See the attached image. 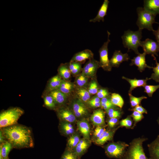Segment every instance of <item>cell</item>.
<instances>
[{
    "label": "cell",
    "instance_id": "1",
    "mask_svg": "<svg viewBox=\"0 0 159 159\" xmlns=\"http://www.w3.org/2000/svg\"><path fill=\"white\" fill-rule=\"evenodd\" d=\"M0 129L6 140L11 144L13 148L20 149L34 147L32 131L29 127L17 124Z\"/></svg>",
    "mask_w": 159,
    "mask_h": 159
},
{
    "label": "cell",
    "instance_id": "2",
    "mask_svg": "<svg viewBox=\"0 0 159 159\" xmlns=\"http://www.w3.org/2000/svg\"><path fill=\"white\" fill-rule=\"evenodd\" d=\"M148 138L139 137L130 143L123 159H150L146 155L143 145Z\"/></svg>",
    "mask_w": 159,
    "mask_h": 159
},
{
    "label": "cell",
    "instance_id": "3",
    "mask_svg": "<svg viewBox=\"0 0 159 159\" xmlns=\"http://www.w3.org/2000/svg\"><path fill=\"white\" fill-rule=\"evenodd\" d=\"M24 113V110L18 107H10L1 111L0 114V129L18 124V120Z\"/></svg>",
    "mask_w": 159,
    "mask_h": 159
},
{
    "label": "cell",
    "instance_id": "4",
    "mask_svg": "<svg viewBox=\"0 0 159 159\" xmlns=\"http://www.w3.org/2000/svg\"><path fill=\"white\" fill-rule=\"evenodd\" d=\"M142 37V30L133 31L128 29L124 32L121 38L123 45L128 49V51L132 50L138 54L140 53L138 48L140 46Z\"/></svg>",
    "mask_w": 159,
    "mask_h": 159
},
{
    "label": "cell",
    "instance_id": "5",
    "mask_svg": "<svg viewBox=\"0 0 159 159\" xmlns=\"http://www.w3.org/2000/svg\"><path fill=\"white\" fill-rule=\"evenodd\" d=\"M138 18L136 24L139 29L142 30L146 29L153 31V24L155 23V16L145 9L143 7H139L136 9Z\"/></svg>",
    "mask_w": 159,
    "mask_h": 159
},
{
    "label": "cell",
    "instance_id": "6",
    "mask_svg": "<svg viewBox=\"0 0 159 159\" xmlns=\"http://www.w3.org/2000/svg\"><path fill=\"white\" fill-rule=\"evenodd\" d=\"M129 145L123 141L111 143L105 147V153L110 158L123 159Z\"/></svg>",
    "mask_w": 159,
    "mask_h": 159
},
{
    "label": "cell",
    "instance_id": "7",
    "mask_svg": "<svg viewBox=\"0 0 159 159\" xmlns=\"http://www.w3.org/2000/svg\"><path fill=\"white\" fill-rule=\"evenodd\" d=\"M107 39L100 49L99 52L100 55L99 64L100 67L102 68L104 70L110 71L112 67L110 64V60L108 58V45L110 41L109 39L110 33L107 31Z\"/></svg>",
    "mask_w": 159,
    "mask_h": 159
},
{
    "label": "cell",
    "instance_id": "8",
    "mask_svg": "<svg viewBox=\"0 0 159 159\" xmlns=\"http://www.w3.org/2000/svg\"><path fill=\"white\" fill-rule=\"evenodd\" d=\"M140 47H141L146 54H151L153 57L155 55L158 56L159 51V45L157 42L147 38L144 41H141Z\"/></svg>",
    "mask_w": 159,
    "mask_h": 159
},
{
    "label": "cell",
    "instance_id": "9",
    "mask_svg": "<svg viewBox=\"0 0 159 159\" xmlns=\"http://www.w3.org/2000/svg\"><path fill=\"white\" fill-rule=\"evenodd\" d=\"M99 67V61L93 59L90 60L85 65L82 73L88 78H93Z\"/></svg>",
    "mask_w": 159,
    "mask_h": 159
},
{
    "label": "cell",
    "instance_id": "10",
    "mask_svg": "<svg viewBox=\"0 0 159 159\" xmlns=\"http://www.w3.org/2000/svg\"><path fill=\"white\" fill-rule=\"evenodd\" d=\"M72 112L76 117H80L86 115L88 110L83 102L78 98L74 100L72 104Z\"/></svg>",
    "mask_w": 159,
    "mask_h": 159
},
{
    "label": "cell",
    "instance_id": "11",
    "mask_svg": "<svg viewBox=\"0 0 159 159\" xmlns=\"http://www.w3.org/2000/svg\"><path fill=\"white\" fill-rule=\"evenodd\" d=\"M129 59L130 57L127 53L123 54L120 50H116L110 60V65L112 67H118L123 62L127 61Z\"/></svg>",
    "mask_w": 159,
    "mask_h": 159
},
{
    "label": "cell",
    "instance_id": "12",
    "mask_svg": "<svg viewBox=\"0 0 159 159\" xmlns=\"http://www.w3.org/2000/svg\"><path fill=\"white\" fill-rule=\"evenodd\" d=\"M57 113L58 117L61 121L72 123L76 120V117L73 112L67 108L60 107L57 110Z\"/></svg>",
    "mask_w": 159,
    "mask_h": 159
},
{
    "label": "cell",
    "instance_id": "13",
    "mask_svg": "<svg viewBox=\"0 0 159 159\" xmlns=\"http://www.w3.org/2000/svg\"><path fill=\"white\" fill-rule=\"evenodd\" d=\"M147 54L144 52L142 53H139L131 60L130 65H135L138 67V69L142 72L146 68H153V67L148 65L146 63L145 56Z\"/></svg>",
    "mask_w": 159,
    "mask_h": 159
},
{
    "label": "cell",
    "instance_id": "14",
    "mask_svg": "<svg viewBox=\"0 0 159 159\" xmlns=\"http://www.w3.org/2000/svg\"><path fill=\"white\" fill-rule=\"evenodd\" d=\"M105 112L102 109H98L94 111L90 117L93 124L97 126H102L105 124Z\"/></svg>",
    "mask_w": 159,
    "mask_h": 159
},
{
    "label": "cell",
    "instance_id": "15",
    "mask_svg": "<svg viewBox=\"0 0 159 159\" xmlns=\"http://www.w3.org/2000/svg\"><path fill=\"white\" fill-rule=\"evenodd\" d=\"M147 146L150 159H159V135Z\"/></svg>",
    "mask_w": 159,
    "mask_h": 159
},
{
    "label": "cell",
    "instance_id": "16",
    "mask_svg": "<svg viewBox=\"0 0 159 159\" xmlns=\"http://www.w3.org/2000/svg\"><path fill=\"white\" fill-rule=\"evenodd\" d=\"M94 54L89 49H85L74 54L71 61L82 63L87 59H93Z\"/></svg>",
    "mask_w": 159,
    "mask_h": 159
},
{
    "label": "cell",
    "instance_id": "17",
    "mask_svg": "<svg viewBox=\"0 0 159 159\" xmlns=\"http://www.w3.org/2000/svg\"><path fill=\"white\" fill-rule=\"evenodd\" d=\"M109 1L108 0H104L97 14L94 18L90 19V22H100L101 21L104 22V17L107 15Z\"/></svg>",
    "mask_w": 159,
    "mask_h": 159
},
{
    "label": "cell",
    "instance_id": "18",
    "mask_svg": "<svg viewBox=\"0 0 159 159\" xmlns=\"http://www.w3.org/2000/svg\"><path fill=\"white\" fill-rule=\"evenodd\" d=\"M49 93L53 97L57 107L58 105H62L66 102L68 96L58 89L52 91Z\"/></svg>",
    "mask_w": 159,
    "mask_h": 159
},
{
    "label": "cell",
    "instance_id": "19",
    "mask_svg": "<svg viewBox=\"0 0 159 159\" xmlns=\"http://www.w3.org/2000/svg\"><path fill=\"white\" fill-rule=\"evenodd\" d=\"M143 8L156 16L159 14V0H144Z\"/></svg>",
    "mask_w": 159,
    "mask_h": 159
},
{
    "label": "cell",
    "instance_id": "20",
    "mask_svg": "<svg viewBox=\"0 0 159 159\" xmlns=\"http://www.w3.org/2000/svg\"><path fill=\"white\" fill-rule=\"evenodd\" d=\"M62 80V78L59 74L52 77L48 82L44 92H49L58 89Z\"/></svg>",
    "mask_w": 159,
    "mask_h": 159
},
{
    "label": "cell",
    "instance_id": "21",
    "mask_svg": "<svg viewBox=\"0 0 159 159\" xmlns=\"http://www.w3.org/2000/svg\"><path fill=\"white\" fill-rule=\"evenodd\" d=\"M122 78L126 80L130 85L128 94H131L132 91L137 87H144L146 85L147 81L150 80L149 78L148 77L145 79H130L124 76H122Z\"/></svg>",
    "mask_w": 159,
    "mask_h": 159
},
{
    "label": "cell",
    "instance_id": "22",
    "mask_svg": "<svg viewBox=\"0 0 159 159\" xmlns=\"http://www.w3.org/2000/svg\"><path fill=\"white\" fill-rule=\"evenodd\" d=\"M120 127L119 126L117 128L112 130H106L102 135L95 140L96 144L102 145L108 141L112 140L116 130Z\"/></svg>",
    "mask_w": 159,
    "mask_h": 159
},
{
    "label": "cell",
    "instance_id": "23",
    "mask_svg": "<svg viewBox=\"0 0 159 159\" xmlns=\"http://www.w3.org/2000/svg\"><path fill=\"white\" fill-rule=\"evenodd\" d=\"M77 126L79 130L84 138L85 139H89L90 128L87 121L84 119L79 121L77 122Z\"/></svg>",
    "mask_w": 159,
    "mask_h": 159
},
{
    "label": "cell",
    "instance_id": "24",
    "mask_svg": "<svg viewBox=\"0 0 159 159\" xmlns=\"http://www.w3.org/2000/svg\"><path fill=\"white\" fill-rule=\"evenodd\" d=\"M89 143L86 139L80 140L74 148V153L79 158L83 155L88 148Z\"/></svg>",
    "mask_w": 159,
    "mask_h": 159
},
{
    "label": "cell",
    "instance_id": "25",
    "mask_svg": "<svg viewBox=\"0 0 159 159\" xmlns=\"http://www.w3.org/2000/svg\"><path fill=\"white\" fill-rule=\"evenodd\" d=\"M69 63L62 64L58 68L59 75L64 80L67 81L70 77L71 72L69 66Z\"/></svg>",
    "mask_w": 159,
    "mask_h": 159
},
{
    "label": "cell",
    "instance_id": "26",
    "mask_svg": "<svg viewBox=\"0 0 159 159\" xmlns=\"http://www.w3.org/2000/svg\"><path fill=\"white\" fill-rule=\"evenodd\" d=\"M43 98L44 106L50 110H56L57 106L52 95L49 92H44Z\"/></svg>",
    "mask_w": 159,
    "mask_h": 159
},
{
    "label": "cell",
    "instance_id": "27",
    "mask_svg": "<svg viewBox=\"0 0 159 159\" xmlns=\"http://www.w3.org/2000/svg\"><path fill=\"white\" fill-rule=\"evenodd\" d=\"M13 148L11 144L7 140L0 144V158L2 157L3 159L8 158L9 153Z\"/></svg>",
    "mask_w": 159,
    "mask_h": 159
},
{
    "label": "cell",
    "instance_id": "28",
    "mask_svg": "<svg viewBox=\"0 0 159 159\" xmlns=\"http://www.w3.org/2000/svg\"><path fill=\"white\" fill-rule=\"evenodd\" d=\"M74 88V86L72 83L62 79L58 89L68 96L73 91Z\"/></svg>",
    "mask_w": 159,
    "mask_h": 159
},
{
    "label": "cell",
    "instance_id": "29",
    "mask_svg": "<svg viewBox=\"0 0 159 159\" xmlns=\"http://www.w3.org/2000/svg\"><path fill=\"white\" fill-rule=\"evenodd\" d=\"M59 128L62 133L66 135L73 134L74 132L73 126L71 124L65 121H61L59 124Z\"/></svg>",
    "mask_w": 159,
    "mask_h": 159
},
{
    "label": "cell",
    "instance_id": "30",
    "mask_svg": "<svg viewBox=\"0 0 159 159\" xmlns=\"http://www.w3.org/2000/svg\"><path fill=\"white\" fill-rule=\"evenodd\" d=\"M76 93L78 98L84 102H87L90 100V94L88 90L83 87L77 88Z\"/></svg>",
    "mask_w": 159,
    "mask_h": 159
},
{
    "label": "cell",
    "instance_id": "31",
    "mask_svg": "<svg viewBox=\"0 0 159 159\" xmlns=\"http://www.w3.org/2000/svg\"><path fill=\"white\" fill-rule=\"evenodd\" d=\"M110 99L113 105L121 109L122 108L124 102L122 98L120 95L116 93H112L111 94Z\"/></svg>",
    "mask_w": 159,
    "mask_h": 159
},
{
    "label": "cell",
    "instance_id": "32",
    "mask_svg": "<svg viewBox=\"0 0 159 159\" xmlns=\"http://www.w3.org/2000/svg\"><path fill=\"white\" fill-rule=\"evenodd\" d=\"M81 63L71 60L69 66L71 74L74 75L78 74L81 70Z\"/></svg>",
    "mask_w": 159,
    "mask_h": 159
},
{
    "label": "cell",
    "instance_id": "33",
    "mask_svg": "<svg viewBox=\"0 0 159 159\" xmlns=\"http://www.w3.org/2000/svg\"><path fill=\"white\" fill-rule=\"evenodd\" d=\"M101 107L106 111L110 108H119L112 104L111 102L110 99L108 97L101 99Z\"/></svg>",
    "mask_w": 159,
    "mask_h": 159
},
{
    "label": "cell",
    "instance_id": "34",
    "mask_svg": "<svg viewBox=\"0 0 159 159\" xmlns=\"http://www.w3.org/2000/svg\"><path fill=\"white\" fill-rule=\"evenodd\" d=\"M106 111L109 118H120L123 113L122 110L120 108H110Z\"/></svg>",
    "mask_w": 159,
    "mask_h": 159
},
{
    "label": "cell",
    "instance_id": "35",
    "mask_svg": "<svg viewBox=\"0 0 159 159\" xmlns=\"http://www.w3.org/2000/svg\"><path fill=\"white\" fill-rule=\"evenodd\" d=\"M128 94L130 105L132 108L140 105L143 100L147 98L145 96H142L140 97H136L133 96L131 94Z\"/></svg>",
    "mask_w": 159,
    "mask_h": 159
},
{
    "label": "cell",
    "instance_id": "36",
    "mask_svg": "<svg viewBox=\"0 0 159 159\" xmlns=\"http://www.w3.org/2000/svg\"><path fill=\"white\" fill-rule=\"evenodd\" d=\"M80 140L79 136L77 134H73L70 137L67 141V144L69 150L75 148Z\"/></svg>",
    "mask_w": 159,
    "mask_h": 159
},
{
    "label": "cell",
    "instance_id": "37",
    "mask_svg": "<svg viewBox=\"0 0 159 159\" xmlns=\"http://www.w3.org/2000/svg\"><path fill=\"white\" fill-rule=\"evenodd\" d=\"M133 121L130 115H128L125 118L122 119L119 122L120 127H125L127 129H131L133 125Z\"/></svg>",
    "mask_w": 159,
    "mask_h": 159
},
{
    "label": "cell",
    "instance_id": "38",
    "mask_svg": "<svg viewBox=\"0 0 159 159\" xmlns=\"http://www.w3.org/2000/svg\"><path fill=\"white\" fill-rule=\"evenodd\" d=\"M88 78L82 73L77 77L75 80L76 84L80 87H83L87 85Z\"/></svg>",
    "mask_w": 159,
    "mask_h": 159
},
{
    "label": "cell",
    "instance_id": "39",
    "mask_svg": "<svg viewBox=\"0 0 159 159\" xmlns=\"http://www.w3.org/2000/svg\"><path fill=\"white\" fill-rule=\"evenodd\" d=\"M156 61V66L153 67V72L152 74L150 80L153 79L156 82H159V62H158L155 57H153Z\"/></svg>",
    "mask_w": 159,
    "mask_h": 159
},
{
    "label": "cell",
    "instance_id": "40",
    "mask_svg": "<svg viewBox=\"0 0 159 159\" xmlns=\"http://www.w3.org/2000/svg\"><path fill=\"white\" fill-rule=\"evenodd\" d=\"M130 116L132 118L134 122L131 129H133L136 125L137 123L141 121L144 118V116L143 114L135 111H133Z\"/></svg>",
    "mask_w": 159,
    "mask_h": 159
},
{
    "label": "cell",
    "instance_id": "41",
    "mask_svg": "<svg viewBox=\"0 0 159 159\" xmlns=\"http://www.w3.org/2000/svg\"><path fill=\"white\" fill-rule=\"evenodd\" d=\"M144 92H146L149 97H152L153 93L158 88L159 85H146L144 87Z\"/></svg>",
    "mask_w": 159,
    "mask_h": 159
},
{
    "label": "cell",
    "instance_id": "42",
    "mask_svg": "<svg viewBox=\"0 0 159 159\" xmlns=\"http://www.w3.org/2000/svg\"><path fill=\"white\" fill-rule=\"evenodd\" d=\"M79 158L74 152L69 149L66 150L63 154L61 159H78Z\"/></svg>",
    "mask_w": 159,
    "mask_h": 159
},
{
    "label": "cell",
    "instance_id": "43",
    "mask_svg": "<svg viewBox=\"0 0 159 159\" xmlns=\"http://www.w3.org/2000/svg\"><path fill=\"white\" fill-rule=\"evenodd\" d=\"M98 87L97 82L94 80L92 81L90 83L88 91L90 95H94L97 94L98 90Z\"/></svg>",
    "mask_w": 159,
    "mask_h": 159
},
{
    "label": "cell",
    "instance_id": "44",
    "mask_svg": "<svg viewBox=\"0 0 159 159\" xmlns=\"http://www.w3.org/2000/svg\"><path fill=\"white\" fill-rule=\"evenodd\" d=\"M109 93L108 90L105 88L99 89L97 93V96L100 99L108 97Z\"/></svg>",
    "mask_w": 159,
    "mask_h": 159
},
{
    "label": "cell",
    "instance_id": "45",
    "mask_svg": "<svg viewBox=\"0 0 159 159\" xmlns=\"http://www.w3.org/2000/svg\"><path fill=\"white\" fill-rule=\"evenodd\" d=\"M106 130L102 126H97L94 132V135L97 138L100 137Z\"/></svg>",
    "mask_w": 159,
    "mask_h": 159
},
{
    "label": "cell",
    "instance_id": "46",
    "mask_svg": "<svg viewBox=\"0 0 159 159\" xmlns=\"http://www.w3.org/2000/svg\"><path fill=\"white\" fill-rule=\"evenodd\" d=\"M129 110L131 111H135L141 114H147V111L141 105H139L132 109H129Z\"/></svg>",
    "mask_w": 159,
    "mask_h": 159
},
{
    "label": "cell",
    "instance_id": "47",
    "mask_svg": "<svg viewBox=\"0 0 159 159\" xmlns=\"http://www.w3.org/2000/svg\"><path fill=\"white\" fill-rule=\"evenodd\" d=\"M119 118H110L108 121V125L110 128H113L118 122Z\"/></svg>",
    "mask_w": 159,
    "mask_h": 159
},
{
    "label": "cell",
    "instance_id": "48",
    "mask_svg": "<svg viewBox=\"0 0 159 159\" xmlns=\"http://www.w3.org/2000/svg\"><path fill=\"white\" fill-rule=\"evenodd\" d=\"M153 34L155 35L156 39L157 42L159 45V27L156 30H154L153 31Z\"/></svg>",
    "mask_w": 159,
    "mask_h": 159
},
{
    "label": "cell",
    "instance_id": "49",
    "mask_svg": "<svg viewBox=\"0 0 159 159\" xmlns=\"http://www.w3.org/2000/svg\"><path fill=\"white\" fill-rule=\"evenodd\" d=\"M87 102L90 105V106L92 107H98L101 106V102Z\"/></svg>",
    "mask_w": 159,
    "mask_h": 159
},
{
    "label": "cell",
    "instance_id": "50",
    "mask_svg": "<svg viewBox=\"0 0 159 159\" xmlns=\"http://www.w3.org/2000/svg\"><path fill=\"white\" fill-rule=\"evenodd\" d=\"M5 137L3 134L2 130H0V143L1 144L6 141Z\"/></svg>",
    "mask_w": 159,
    "mask_h": 159
},
{
    "label": "cell",
    "instance_id": "51",
    "mask_svg": "<svg viewBox=\"0 0 159 159\" xmlns=\"http://www.w3.org/2000/svg\"><path fill=\"white\" fill-rule=\"evenodd\" d=\"M88 102H101V100L100 98L97 96L96 97H94L91 99Z\"/></svg>",
    "mask_w": 159,
    "mask_h": 159
},
{
    "label": "cell",
    "instance_id": "52",
    "mask_svg": "<svg viewBox=\"0 0 159 159\" xmlns=\"http://www.w3.org/2000/svg\"><path fill=\"white\" fill-rule=\"evenodd\" d=\"M157 121L158 125H159V117H158V118L157 120Z\"/></svg>",
    "mask_w": 159,
    "mask_h": 159
},
{
    "label": "cell",
    "instance_id": "53",
    "mask_svg": "<svg viewBox=\"0 0 159 159\" xmlns=\"http://www.w3.org/2000/svg\"><path fill=\"white\" fill-rule=\"evenodd\" d=\"M8 159V158H6V159Z\"/></svg>",
    "mask_w": 159,
    "mask_h": 159
}]
</instances>
